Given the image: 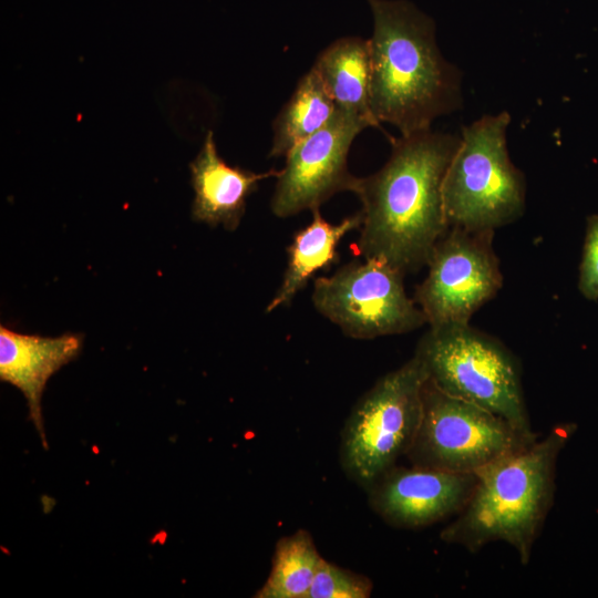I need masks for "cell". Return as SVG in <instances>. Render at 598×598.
I'll return each instance as SVG.
<instances>
[{
    "instance_id": "ba28073f",
    "label": "cell",
    "mask_w": 598,
    "mask_h": 598,
    "mask_svg": "<svg viewBox=\"0 0 598 598\" xmlns=\"http://www.w3.org/2000/svg\"><path fill=\"white\" fill-rule=\"evenodd\" d=\"M402 274L372 258L353 260L313 282L315 309L348 337L369 340L402 334L426 324L421 308L405 291Z\"/></svg>"
},
{
    "instance_id": "30bf717a",
    "label": "cell",
    "mask_w": 598,
    "mask_h": 598,
    "mask_svg": "<svg viewBox=\"0 0 598 598\" xmlns=\"http://www.w3.org/2000/svg\"><path fill=\"white\" fill-rule=\"evenodd\" d=\"M368 126L367 121L336 109L324 126L286 155L270 200L271 213L286 218L312 212L337 193H353L358 177L348 169V153Z\"/></svg>"
},
{
    "instance_id": "52a82bcc",
    "label": "cell",
    "mask_w": 598,
    "mask_h": 598,
    "mask_svg": "<svg viewBox=\"0 0 598 598\" xmlns=\"http://www.w3.org/2000/svg\"><path fill=\"white\" fill-rule=\"evenodd\" d=\"M536 440L537 433H524L495 413L441 391L427 379L421 423L406 457L414 466L475 474Z\"/></svg>"
},
{
    "instance_id": "4fadbf2b",
    "label": "cell",
    "mask_w": 598,
    "mask_h": 598,
    "mask_svg": "<svg viewBox=\"0 0 598 598\" xmlns=\"http://www.w3.org/2000/svg\"><path fill=\"white\" fill-rule=\"evenodd\" d=\"M195 192L192 205L194 220L209 226L223 225L235 230L245 214L247 198L261 181L278 177L280 171L254 173L230 166L217 153L213 132L208 131L202 150L189 164Z\"/></svg>"
},
{
    "instance_id": "9c48e42d",
    "label": "cell",
    "mask_w": 598,
    "mask_h": 598,
    "mask_svg": "<svg viewBox=\"0 0 598 598\" xmlns=\"http://www.w3.org/2000/svg\"><path fill=\"white\" fill-rule=\"evenodd\" d=\"M493 236V230L448 228L436 243L414 295L427 324L470 323L502 288Z\"/></svg>"
},
{
    "instance_id": "8fae6325",
    "label": "cell",
    "mask_w": 598,
    "mask_h": 598,
    "mask_svg": "<svg viewBox=\"0 0 598 598\" xmlns=\"http://www.w3.org/2000/svg\"><path fill=\"white\" fill-rule=\"evenodd\" d=\"M476 481L472 473L394 466L368 489L369 504L391 526L424 527L457 515Z\"/></svg>"
},
{
    "instance_id": "277c9868",
    "label": "cell",
    "mask_w": 598,
    "mask_h": 598,
    "mask_svg": "<svg viewBox=\"0 0 598 598\" xmlns=\"http://www.w3.org/2000/svg\"><path fill=\"white\" fill-rule=\"evenodd\" d=\"M414 355L441 391L495 413L524 433H536L525 403L519 361L496 338L470 323L430 326Z\"/></svg>"
},
{
    "instance_id": "e0dca14e",
    "label": "cell",
    "mask_w": 598,
    "mask_h": 598,
    "mask_svg": "<svg viewBox=\"0 0 598 598\" xmlns=\"http://www.w3.org/2000/svg\"><path fill=\"white\" fill-rule=\"evenodd\" d=\"M323 557L308 530L298 529L278 539L270 573L256 598H307Z\"/></svg>"
},
{
    "instance_id": "7c38bea8",
    "label": "cell",
    "mask_w": 598,
    "mask_h": 598,
    "mask_svg": "<svg viewBox=\"0 0 598 598\" xmlns=\"http://www.w3.org/2000/svg\"><path fill=\"white\" fill-rule=\"evenodd\" d=\"M78 333L42 337L21 333L0 326V380L21 391L27 400L29 417L47 450L41 400L49 379L74 360L82 349Z\"/></svg>"
},
{
    "instance_id": "6da1fadb",
    "label": "cell",
    "mask_w": 598,
    "mask_h": 598,
    "mask_svg": "<svg viewBox=\"0 0 598 598\" xmlns=\"http://www.w3.org/2000/svg\"><path fill=\"white\" fill-rule=\"evenodd\" d=\"M460 141L431 130L391 138L388 162L358 177L353 194L362 204L357 241L362 258L384 261L404 275L427 265L448 229L442 187Z\"/></svg>"
},
{
    "instance_id": "5b68a950",
    "label": "cell",
    "mask_w": 598,
    "mask_h": 598,
    "mask_svg": "<svg viewBox=\"0 0 598 598\" xmlns=\"http://www.w3.org/2000/svg\"><path fill=\"white\" fill-rule=\"evenodd\" d=\"M509 123L504 111L463 127L442 187L448 228L494 231L523 215L526 184L508 155Z\"/></svg>"
},
{
    "instance_id": "7a4b0ae2",
    "label": "cell",
    "mask_w": 598,
    "mask_h": 598,
    "mask_svg": "<svg viewBox=\"0 0 598 598\" xmlns=\"http://www.w3.org/2000/svg\"><path fill=\"white\" fill-rule=\"evenodd\" d=\"M373 16L370 43V110L401 135L431 130L440 115L462 103L457 68L440 53L434 21L406 0H368Z\"/></svg>"
},
{
    "instance_id": "5bb4252c",
    "label": "cell",
    "mask_w": 598,
    "mask_h": 598,
    "mask_svg": "<svg viewBox=\"0 0 598 598\" xmlns=\"http://www.w3.org/2000/svg\"><path fill=\"white\" fill-rule=\"evenodd\" d=\"M362 220V213L358 212L331 224L321 216L319 208L313 209L311 221L295 233L287 247V267L266 312L271 313L289 305L316 272L337 262L340 240L350 231L360 229Z\"/></svg>"
},
{
    "instance_id": "2e32d148",
    "label": "cell",
    "mask_w": 598,
    "mask_h": 598,
    "mask_svg": "<svg viewBox=\"0 0 598 598\" xmlns=\"http://www.w3.org/2000/svg\"><path fill=\"white\" fill-rule=\"evenodd\" d=\"M336 104L315 71L305 74L275 122L269 155L286 156L297 144L324 126L336 112Z\"/></svg>"
},
{
    "instance_id": "ac0fdd59",
    "label": "cell",
    "mask_w": 598,
    "mask_h": 598,
    "mask_svg": "<svg viewBox=\"0 0 598 598\" xmlns=\"http://www.w3.org/2000/svg\"><path fill=\"white\" fill-rule=\"evenodd\" d=\"M372 588L373 584L369 577L339 567L323 558L307 598H368Z\"/></svg>"
},
{
    "instance_id": "8992f818",
    "label": "cell",
    "mask_w": 598,
    "mask_h": 598,
    "mask_svg": "<svg viewBox=\"0 0 598 598\" xmlns=\"http://www.w3.org/2000/svg\"><path fill=\"white\" fill-rule=\"evenodd\" d=\"M427 373L413 355L355 402L341 432L344 474L368 491L410 451L422 419Z\"/></svg>"
},
{
    "instance_id": "9a60e30c",
    "label": "cell",
    "mask_w": 598,
    "mask_h": 598,
    "mask_svg": "<svg viewBox=\"0 0 598 598\" xmlns=\"http://www.w3.org/2000/svg\"><path fill=\"white\" fill-rule=\"evenodd\" d=\"M337 109L379 126L370 110V43L346 37L328 45L312 66Z\"/></svg>"
},
{
    "instance_id": "d6986e66",
    "label": "cell",
    "mask_w": 598,
    "mask_h": 598,
    "mask_svg": "<svg viewBox=\"0 0 598 598\" xmlns=\"http://www.w3.org/2000/svg\"><path fill=\"white\" fill-rule=\"evenodd\" d=\"M578 289L588 300H598V214L587 218Z\"/></svg>"
},
{
    "instance_id": "3957f363",
    "label": "cell",
    "mask_w": 598,
    "mask_h": 598,
    "mask_svg": "<svg viewBox=\"0 0 598 598\" xmlns=\"http://www.w3.org/2000/svg\"><path fill=\"white\" fill-rule=\"evenodd\" d=\"M576 429L575 423L557 424L543 439L476 472L468 502L442 529L441 540L471 553L504 542L527 565L554 503L557 458Z\"/></svg>"
}]
</instances>
